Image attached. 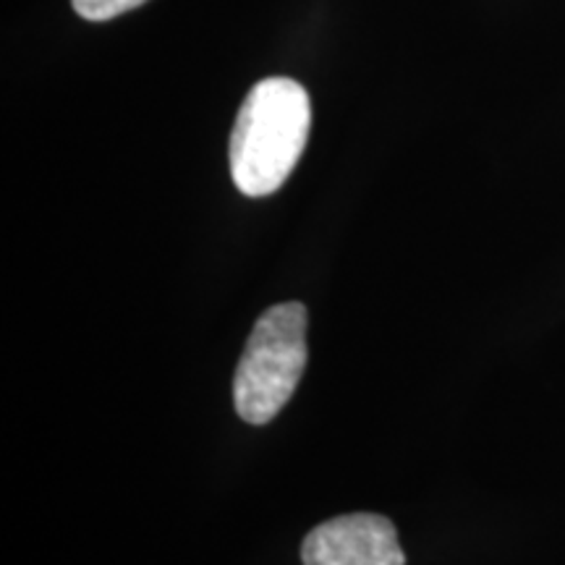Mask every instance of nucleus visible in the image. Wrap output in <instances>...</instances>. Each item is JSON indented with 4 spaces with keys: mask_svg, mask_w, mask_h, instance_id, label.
I'll list each match as a JSON object with an SVG mask.
<instances>
[{
    "mask_svg": "<svg viewBox=\"0 0 565 565\" xmlns=\"http://www.w3.org/2000/svg\"><path fill=\"white\" fill-rule=\"evenodd\" d=\"M307 370V309L299 301L267 309L254 324L236 380L233 404L249 424H267L291 401Z\"/></svg>",
    "mask_w": 565,
    "mask_h": 565,
    "instance_id": "nucleus-2",
    "label": "nucleus"
},
{
    "mask_svg": "<svg viewBox=\"0 0 565 565\" xmlns=\"http://www.w3.org/2000/svg\"><path fill=\"white\" fill-rule=\"evenodd\" d=\"M74 11L87 21H108L121 17V13L139 9L147 0H71Z\"/></svg>",
    "mask_w": 565,
    "mask_h": 565,
    "instance_id": "nucleus-4",
    "label": "nucleus"
},
{
    "mask_svg": "<svg viewBox=\"0 0 565 565\" xmlns=\"http://www.w3.org/2000/svg\"><path fill=\"white\" fill-rule=\"evenodd\" d=\"M303 565H404L398 532L385 515L351 513L324 521L301 545Z\"/></svg>",
    "mask_w": 565,
    "mask_h": 565,
    "instance_id": "nucleus-3",
    "label": "nucleus"
},
{
    "mask_svg": "<svg viewBox=\"0 0 565 565\" xmlns=\"http://www.w3.org/2000/svg\"><path fill=\"white\" fill-rule=\"evenodd\" d=\"M312 105L307 89L286 76L257 82L231 134V175L246 196L278 192L309 139Z\"/></svg>",
    "mask_w": 565,
    "mask_h": 565,
    "instance_id": "nucleus-1",
    "label": "nucleus"
}]
</instances>
